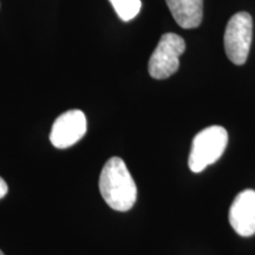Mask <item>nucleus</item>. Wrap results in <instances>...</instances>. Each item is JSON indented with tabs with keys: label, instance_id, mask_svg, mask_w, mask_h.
I'll list each match as a JSON object with an SVG mask.
<instances>
[{
	"label": "nucleus",
	"instance_id": "nucleus-10",
	"mask_svg": "<svg viewBox=\"0 0 255 255\" xmlns=\"http://www.w3.org/2000/svg\"><path fill=\"white\" fill-rule=\"evenodd\" d=\"M0 255H5V254H4V253H2V252H1V251H0Z\"/></svg>",
	"mask_w": 255,
	"mask_h": 255
},
{
	"label": "nucleus",
	"instance_id": "nucleus-8",
	"mask_svg": "<svg viewBox=\"0 0 255 255\" xmlns=\"http://www.w3.org/2000/svg\"><path fill=\"white\" fill-rule=\"evenodd\" d=\"M115 11L123 21L132 20L142 7L141 0H109Z\"/></svg>",
	"mask_w": 255,
	"mask_h": 255
},
{
	"label": "nucleus",
	"instance_id": "nucleus-2",
	"mask_svg": "<svg viewBox=\"0 0 255 255\" xmlns=\"http://www.w3.org/2000/svg\"><path fill=\"white\" fill-rule=\"evenodd\" d=\"M228 144V132L223 127L212 126L194 137L188 165L193 173H201L221 157Z\"/></svg>",
	"mask_w": 255,
	"mask_h": 255
},
{
	"label": "nucleus",
	"instance_id": "nucleus-9",
	"mask_svg": "<svg viewBox=\"0 0 255 255\" xmlns=\"http://www.w3.org/2000/svg\"><path fill=\"white\" fill-rule=\"evenodd\" d=\"M7 191H8L7 184H6L5 181L2 180L1 177H0V200H1L2 197H4L6 194H7Z\"/></svg>",
	"mask_w": 255,
	"mask_h": 255
},
{
	"label": "nucleus",
	"instance_id": "nucleus-3",
	"mask_svg": "<svg viewBox=\"0 0 255 255\" xmlns=\"http://www.w3.org/2000/svg\"><path fill=\"white\" fill-rule=\"evenodd\" d=\"M253 37V20L247 12H239L229 19L225 31V51L232 63H246Z\"/></svg>",
	"mask_w": 255,
	"mask_h": 255
},
{
	"label": "nucleus",
	"instance_id": "nucleus-4",
	"mask_svg": "<svg viewBox=\"0 0 255 255\" xmlns=\"http://www.w3.org/2000/svg\"><path fill=\"white\" fill-rule=\"evenodd\" d=\"M186 50V41L176 33H165L149 59V73L155 79H165L180 68V56Z\"/></svg>",
	"mask_w": 255,
	"mask_h": 255
},
{
	"label": "nucleus",
	"instance_id": "nucleus-1",
	"mask_svg": "<svg viewBox=\"0 0 255 255\" xmlns=\"http://www.w3.org/2000/svg\"><path fill=\"white\" fill-rule=\"evenodd\" d=\"M100 191L108 206L117 212H128L135 205L137 187L124 161L111 157L100 176Z\"/></svg>",
	"mask_w": 255,
	"mask_h": 255
},
{
	"label": "nucleus",
	"instance_id": "nucleus-7",
	"mask_svg": "<svg viewBox=\"0 0 255 255\" xmlns=\"http://www.w3.org/2000/svg\"><path fill=\"white\" fill-rule=\"evenodd\" d=\"M175 21L182 28H195L203 18V0H165Z\"/></svg>",
	"mask_w": 255,
	"mask_h": 255
},
{
	"label": "nucleus",
	"instance_id": "nucleus-6",
	"mask_svg": "<svg viewBox=\"0 0 255 255\" xmlns=\"http://www.w3.org/2000/svg\"><path fill=\"white\" fill-rule=\"evenodd\" d=\"M229 223L240 237L255 234V191L246 189L238 194L229 209Z\"/></svg>",
	"mask_w": 255,
	"mask_h": 255
},
{
	"label": "nucleus",
	"instance_id": "nucleus-5",
	"mask_svg": "<svg viewBox=\"0 0 255 255\" xmlns=\"http://www.w3.org/2000/svg\"><path fill=\"white\" fill-rule=\"evenodd\" d=\"M87 133V117L81 110H69L60 115L53 123L50 141L58 149L76 144Z\"/></svg>",
	"mask_w": 255,
	"mask_h": 255
}]
</instances>
